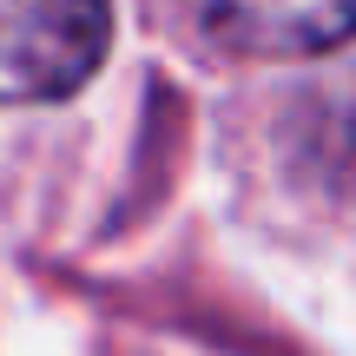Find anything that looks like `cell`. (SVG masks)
Returning <instances> with one entry per match:
<instances>
[{
  "mask_svg": "<svg viewBox=\"0 0 356 356\" xmlns=\"http://www.w3.org/2000/svg\"><path fill=\"white\" fill-rule=\"evenodd\" d=\"M113 0H0V106L66 99L106 60Z\"/></svg>",
  "mask_w": 356,
  "mask_h": 356,
  "instance_id": "obj_1",
  "label": "cell"
},
{
  "mask_svg": "<svg viewBox=\"0 0 356 356\" xmlns=\"http://www.w3.org/2000/svg\"><path fill=\"white\" fill-rule=\"evenodd\" d=\"M191 20L231 53L297 60L356 33V0H185Z\"/></svg>",
  "mask_w": 356,
  "mask_h": 356,
  "instance_id": "obj_2",
  "label": "cell"
}]
</instances>
